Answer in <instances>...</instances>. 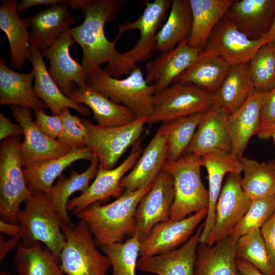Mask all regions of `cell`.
I'll use <instances>...</instances> for the list:
<instances>
[{"label": "cell", "instance_id": "cell-1", "mask_svg": "<svg viewBox=\"0 0 275 275\" xmlns=\"http://www.w3.org/2000/svg\"><path fill=\"white\" fill-rule=\"evenodd\" d=\"M122 0H81L79 9L84 20L78 26L70 29L74 40L81 47L82 66L89 73L104 63L119 61L121 53L116 49L115 39L109 41L104 33L106 22L113 20L125 3Z\"/></svg>", "mask_w": 275, "mask_h": 275}, {"label": "cell", "instance_id": "cell-2", "mask_svg": "<svg viewBox=\"0 0 275 275\" xmlns=\"http://www.w3.org/2000/svg\"><path fill=\"white\" fill-rule=\"evenodd\" d=\"M153 182L136 190H124L110 203H94L74 215L87 224L97 246L122 242L133 235L138 206L152 188Z\"/></svg>", "mask_w": 275, "mask_h": 275}, {"label": "cell", "instance_id": "cell-3", "mask_svg": "<svg viewBox=\"0 0 275 275\" xmlns=\"http://www.w3.org/2000/svg\"><path fill=\"white\" fill-rule=\"evenodd\" d=\"M86 85L113 102L127 107L136 119L147 118L152 111L155 87L147 82L137 65L122 79L112 76L98 67L88 73Z\"/></svg>", "mask_w": 275, "mask_h": 275}, {"label": "cell", "instance_id": "cell-4", "mask_svg": "<svg viewBox=\"0 0 275 275\" xmlns=\"http://www.w3.org/2000/svg\"><path fill=\"white\" fill-rule=\"evenodd\" d=\"M171 0H154L146 2L143 13L135 20L125 22L118 26L117 39L125 32L139 30L140 38L130 50L121 53L119 61L108 64L104 69L115 78L128 74L138 62L150 59L156 51V36Z\"/></svg>", "mask_w": 275, "mask_h": 275}, {"label": "cell", "instance_id": "cell-5", "mask_svg": "<svg viewBox=\"0 0 275 275\" xmlns=\"http://www.w3.org/2000/svg\"><path fill=\"white\" fill-rule=\"evenodd\" d=\"M20 225L21 243L28 246L40 242L48 248L60 262V256L65 243L62 222L54 212L49 195L33 192L24 202L17 217Z\"/></svg>", "mask_w": 275, "mask_h": 275}, {"label": "cell", "instance_id": "cell-6", "mask_svg": "<svg viewBox=\"0 0 275 275\" xmlns=\"http://www.w3.org/2000/svg\"><path fill=\"white\" fill-rule=\"evenodd\" d=\"M202 166L201 157L190 153L165 162L162 169L172 177L174 189L170 221L184 218L208 207V191L202 181Z\"/></svg>", "mask_w": 275, "mask_h": 275}, {"label": "cell", "instance_id": "cell-7", "mask_svg": "<svg viewBox=\"0 0 275 275\" xmlns=\"http://www.w3.org/2000/svg\"><path fill=\"white\" fill-rule=\"evenodd\" d=\"M66 241L60 256V266L65 275H106L111 267L108 257L97 249L87 224L62 223Z\"/></svg>", "mask_w": 275, "mask_h": 275}, {"label": "cell", "instance_id": "cell-8", "mask_svg": "<svg viewBox=\"0 0 275 275\" xmlns=\"http://www.w3.org/2000/svg\"><path fill=\"white\" fill-rule=\"evenodd\" d=\"M0 149L1 219L17 223L20 206L32 194L23 173L20 143L17 137L9 138L4 140Z\"/></svg>", "mask_w": 275, "mask_h": 275}, {"label": "cell", "instance_id": "cell-9", "mask_svg": "<svg viewBox=\"0 0 275 275\" xmlns=\"http://www.w3.org/2000/svg\"><path fill=\"white\" fill-rule=\"evenodd\" d=\"M212 105V93L191 84L175 82L155 93L152 111L147 118V123H163L203 113Z\"/></svg>", "mask_w": 275, "mask_h": 275}, {"label": "cell", "instance_id": "cell-10", "mask_svg": "<svg viewBox=\"0 0 275 275\" xmlns=\"http://www.w3.org/2000/svg\"><path fill=\"white\" fill-rule=\"evenodd\" d=\"M87 129L86 146L104 169H112L119 158L139 140L147 118L136 119L126 125L101 127L83 120Z\"/></svg>", "mask_w": 275, "mask_h": 275}, {"label": "cell", "instance_id": "cell-11", "mask_svg": "<svg viewBox=\"0 0 275 275\" xmlns=\"http://www.w3.org/2000/svg\"><path fill=\"white\" fill-rule=\"evenodd\" d=\"M251 201L242 188L240 174L228 173L216 203L214 227L204 243L211 246L230 237Z\"/></svg>", "mask_w": 275, "mask_h": 275}, {"label": "cell", "instance_id": "cell-12", "mask_svg": "<svg viewBox=\"0 0 275 275\" xmlns=\"http://www.w3.org/2000/svg\"><path fill=\"white\" fill-rule=\"evenodd\" d=\"M174 198L173 178L162 169L155 179L152 188L138 206L135 229L132 236L142 242L156 225L170 220Z\"/></svg>", "mask_w": 275, "mask_h": 275}, {"label": "cell", "instance_id": "cell-13", "mask_svg": "<svg viewBox=\"0 0 275 275\" xmlns=\"http://www.w3.org/2000/svg\"><path fill=\"white\" fill-rule=\"evenodd\" d=\"M143 151L139 140L129 155L118 167L105 169L99 164L93 182L79 196L69 200L67 210L75 215L94 203L110 197L119 198L124 191L120 186L122 178L133 168Z\"/></svg>", "mask_w": 275, "mask_h": 275}, {"label": "cell", "instance_id": "cell-14", "mask_svg": "<svg viewBox=\"0 0 275 275\" xmlns=\"http://www.w3.org/2000/svg\"><path fill=\"white\" fill-rule=\"evenodd\" d=\"M260 38L253 39L224 16L216 24L203 50L223 59L230 66L248 63L264 45Z\"/></svg>", "mask_w": 275, "mask_h": 275}, {"label": "cell", "instance_id": "cell-15", "mask_svg": "<svg viewBox=\"0 0 275 275\" xmlns=\"http://www.w3.org/2000/svg\"><path fill=\"white\" fill-rule=\"evenodd\" d=\"M14 118L22 128L24 139L20 143L22 167L37 160L61 157L72 149L43 133L33 120V114L28 108L11 105Z\"/></svg>", "mask_w": 275, "mask_h": 275}, {"label": "cell", "instance_id": "cell-16", "mask_svg": "<svg viewBox=\"0 0 275 275\" xmlns=\"http://www.w3.org/2000/svg\"><path fill=\"white\" fill-rule=\"evenodd\" d=\"M207 213V208L181 219L157 224L141 242L140 256H155L179 248L190 238Z\"/></svg>", "mask_w": 275, "mask_h": 275}, {"label": "cell", "instance_id": "cell-17", "mask_svg": "<svg viewBox=\"0 0 275 275\" xmlns=\"http://www.w3.org/2000/svg\"><path fill=\"white\" fill-rule=\"evenodd\" d=\"M70 29L49 47L40 51L43 57L49 60V74L62 93L68 97L74 89V84L77 87L86 85L88 74L82 65L70 54L69 48L74 42Z\"/></svg>", "mask_w": 275, "mask_h": 275}, {"label": "cell", "instance_id": "cell-18", "mask_svg": "<svg viewBox=\"0 0 275 275\" xmlns=\"http://www.w3.org/2000/svg\"><path fill=\"white\" fill-rule=\"evenodd\" d=\"M228 117L225 111L213 106L203 113L194 137L184 153L200 157L211 152L230 153Z\"/></svg>", "mask_w": 275, "mask_h": 275}, {"label": "cell", "instance_id": "cell-19", "mask_svg": "<svg viewBox=\"0 0 275 275\" xmlns=\"http://www.w3.org/2000/svg\"><path fill=\"white\" fill-rule=\"evenodd\" d=\"M202 50L190 46L184 41L172 49L163 52L146 66L145 79L156 93L172 85L193 63Z\"/></svg>", "mask_w": 275, "mask_h": 275}, {"label": "cell", "instance_id": "cell-20", "mask_svg": "<svg viewBox=\"0 0 275 275\" xmlns=\"http://www.w3.org/2000/svg\"><path fill=\"white\" fill-rule=\"evenodd\" d=\"M203 224L176 250L153 256L140 257L137 270L158 275H194L197 250Z\"/></svg>", "mask_w": 275, "mask_h": 275}, {"label": "cell", "instance_id": "cell-21", "mask_svg": "<svg viewBox=\"0 0 275 275\" xmlns=\"http://www.w3.org/2000/svg\"><path fill=\"white\" fill-rule=\"evenodd\" d=\"M0 7V29L7 37L11 53L12 67L22 69L26 60H31L30 32L31 18H21L18 12L19 2L2 1Z\"/></svg>", "mask_w": 275, "mask_h": 275}, {"label": "cell", "instance_id": "cell-22", "mask_svg": "<svg viewBox=\"0 0 275 275\" xmlns=\"http://www.w3.org/2000/svg\"><path fill=\"white\" fill-rule=\"evenodd\" d=\"M201 160L207 171L209 183L207 213L200 237V242L204 243L215 224L216 203L225 176L230 173L240 174L242 168L240 160L230 153L211 152L201 157Z\"/></svg>", "mask_w": 275, "mask_h": 275}, {"label": "cell", "instance_id": "cell-23", "mask_svg": "<svg viewBox=\"0 0 275 275\" xmlns=\"http://www.w3.org/2000/svg\"><path fill=\"white\" fill-rule=\"evenodd\" d=\"M265 92L255 89L246 100L228 117L230 154L240 160L248 143L258 130Z\"/></svg>", "mask_w": 275, "mask_h": 275}, {"label": "cell", "instance_id": "cell-24", "mask_svg": "<svg viewBox=\"0 0 275 275\" xmlns=\"http://www.w3.org/2000/svg\"><path fill=\"white\" fill-rule=\"evenodd\" d=\"M95 156L87 147L72 148L66 154L57 158L33 161L23 167V173L29 189L32 192L49 194L55 179L75 161H90Z\"/></svg>", "mask_w": 275, "mask_h": 275}, {"label": "cell", "instance_id": "cell-25", "mask_svg": "<svg viewBox=\"0 0 275 275\" xmlns=\"http://www.w3.org/2000/svg\"><path fill=\"white\" fill-rule=\"evenodd\" d=\"M275 12V0L233 1L225 17L253 39L268 31Z\"/></svg>", "mask_w": 275, "mask_h": 275}, {"label": "cell", "instance_id": "cell-26", "mask_svg": "<svg viewBox=\"0 0 275 275\" xmlns=\"http://www.w3.org/2000/svg\"><path fill=\"white\" fill-rule=\"evenodd\" d=\"M35 84L33 91L38 98L49 108L52 115H60L66 108H71L84 116L90 114V111L82 104L77 103L64 95L47 71L43 56L38 47L30 44Z\"/></svg>", "mask_w": 275, "mask_h": 275}, {"label": "cell", "instance_id": "cell-27", "mask_svg": "<svg viewBox=\"0 0 275 275\" xmlns=\"http://www.w3.org/2000/svg\"><path fill=\"white\" fill-rule=\"evenodd\" d=\"M167 160L164 137L158 132L150 140L129 173L122 179L124 190L134 191L153 182Z\"/></svg>", "mask_w": 275, "mask_h": 275}, {"label": "cell", "instance_id": "cell-28", "mask_svg": "<svg viewBox=\"0 0 275 275\" xmlns=\"http://www.w3.org/2000/svg\"><path fill=\"white\" fill-rule=\"evenodd\" d=\"M34 73L16 72L6 64L5 59L0 60V104L17 105L35 111L45 109L47 106L35 95L32 81Z\"/></svg>", "mask_w": 275, "mask_h": 275}, {"label": "cell", "instance_id": "cell-29", "mask_svg": "<svg viewBox=\"0 0 275 275\" xmlns=\"http://www.w3.org/2000/svg\"><path fill=\"white\" fill-rule=\"evenodd\" d=\"M76 19L64 5L48 6L31 18L30 43L41 51L51 45L65 32L71 29Z\"/></svg>", "mask_w": 275, "mask_h": 275}, {"label": "cell", "instance_id": "cell-30", "mask_svg": "<svg viewBox=\"0 0 275 275\" xmlns=\"http://www.w3.org/2000/svg\"><path fill=\"white\" fill-rule=\"evenodd\" d=\"M68 97L89 107L97 125L101 127L122 126L136 119L127 107L113 102L87 85L74 89Z\"/></svg>", "mask_w": 275, "mask_h": 275}, {"label": "cell", "instance_id": "cell-31", "mask_svg": "<svg viewBox=\"0 0 275 275\" xmlns=\"http://www.w3.org/2000/svg\"><path fill=\"white\" fill-rule=\"evenodd\" d=\"M255 89L249 62L231 66L222 84L212 93V106L229 115L246 100Z\"/></svg>", "mask_w": 275, "mask_h": 275}, {"label": "cell", "instance_id": "cell-32", "mask_svg": "<svg viewBox=\"0 0 275 275\" xmlns=\"http://www.w3.org/2000/svg\"><path fill=\"white\" fill-rule=\"evenodd\" d=\"M194 275H242L236 264L235 242L230 237L211 246L200 242Z\"/></svg>", "mask_w": 275, "mask_h": 275}, {"label": "cell", "instance_id": "cell-33", "mask_svg": "<svg viewBox=\"0 0 275 275\" xmlns=\"http://www.w3.org/2000/svg\"><path fill=\"white\" fill-rule=\"evenodd\" d=\"M192 26L188 44L203 50L218 22L233 0H189Z\"/></svg>", "mask_w": 275, "mask_h": 275}, {"label": "cell", "instance_id": "cell-34", "mask_svg": "<svg viewBox=\"0 0 275 275\" xmlns=\"http://www.w3.org/2000/svg\"><path fill=\"white\" fill-rule=\"evenodd\" d=\"M230 66L221 57L202 50L190 66L174 83L191 84L213 93L222 84Z\"/></svg>", "mask_w": 275, "mask_h": 275}, {"label": "cell", "instance_id": "cell-35", "mask_svg": "<svg viewBox=\"0 0 275 275\" xmlns=\"http://www.w3.org/2000/svg\"><path fill=\"white\" fill-rule=\"evenodd\" d=\"M191 26L189 0L172 1L169 16L156 34V51L161 53L188 40Z\"/></svg>", "mask_w": 275, "mask_h": 275}, {"label": "cell", "instance_id": "cell-36", "mask_svg": "<svg viewBox=\"0 0 275 275\" xmlns=\"http://www.w3.org/2000/svg\"><path fill=\"white\" fill-rule=\"evenodd\" d=\"M99 166L96 157L91 161L90 166L82 173L72 170L69 178L62 174L57 182L52 185L49 193V199L53 210L63 224H70L67 209L69 198L74 193L85 191L90 185L91 180L95 178Z\"/></svg>", "mask_w": 275, "mask_h": 275}, {"label": "cell", "instance_id": "cell-37", "mask_svg": "<svg viewBox=\"0 0 275 275\" xmlns=\"http://www.w3.org/2000/svg\"><path fill=\"white\" fill-rule=\"evenodd\" d=\"M17 275H65L53 254L40 242L19 243L14 259Z\"/></svg>", "mask_w": 275, "mask_h": 275}, {"label": "cell", "instance_id": "cell-38", "mask_svg": "<svg viewBox=\"0 0 275 275\" xmlns=\"http://www.w3.org/2000/svg\"><path fill=\"white\" fill-rule=\"evenodd\" d=\"M203 113L181 117L162 123L156 132L166 139L167 161H176L184 154L194 137Z\"/></svg>", "mask_w": 275, "mask_h": 275}, {"label": "cell", "instance_id": "cell-39", "mask_svg": "<svg viewBox=\"0 0 275 275\" xmlns=\"http://www.w3.org/2000/svg\"><path fill=\"white\" fill-rule=\"evenodd\" d=\"M240 161L244 173L241 185L251 200L275 195V168L271 162H259L244 157Z\"/></svg>", "mask_w": 275, "mask_h": 275}, {"label": "cell", "instance_id": "cell-40", "mask_svg": "<svg viewBox=\"0 0 275 275\" xmlns=\"http://www.w3.org/2000/svg\"><path fill=\"white\" fill-rule=\"evenodd\" d=\"M236 258L244 260L266 275H275L260 229L241 236L235 242Z\"/></svg>", "mask_w": 275, "mask_h": 275}, {"label": "cell", "instance_id": "cell-41", "mask_svg": "<svg viewBox=\"0 0 275 275\" xmlns=\"http://www.w3.org/2000/svg\"><path fill=\"white\" fill-rule=\"evenodd\" d=\"M141 241L132 236L125 241L107 244L101 247L109 259L113 275H136Z\"/></svg>", "mask_w": 275, "mask_h": 275}, {"label": "cell", "instance_id": "cell-42", "mask_svg": "<svg viewBox=\"0 0 275 275\" xmlns=\"http://www.w3.org/2000/svg\"><path fill=\"white\" fill-rule=\"evenodd\" d=\"M255 88L267 92L275 86V42L261 46L249 62Z\"/></svg>", "mask_w": 275, "mask_h": 275}, {"label": "cell", "instance_id": "cell-43", "mask_svg": "<svg viewBox=\"0 0 275 275\" xmlns=\"http://www.w3.org/2000/svg\"><path fill=\"white\" fill-rule=\"evenodd\" d=\"M274 212L275 195L252 200L248 211L230 237L236 242L243 235L260 229Z\"/></svg>", "mask_w": 275, "mask_h": 275}, {"label": "cell", "instance_id": "cell-44", "mask_svg": "<svg viewBox=\"0 0 275 275\" xmlns=\"http://www.w3.org/2000/svg\"><path fill=\"white\" fill-rule=\"evenodd\" d=\"M63 124V131L57 140L71 148L86 147L87 129L82 119L72 115L69 108L64 109L60 115Z\"/></svg>", "mask_w": 275, "mask_h": 275}, {"label": "cell", "instance_id": "cell-45", "mask_svg": "<svg viewBox=\"0 0 275 275\" xmlns=\"http://www.w3.org/2000/svg\"><path fill=\"white\" fill-rule=\"evenodd\" d=\"M275 132V86L265 92L263 98L260 122L255 135L261 139L272 137Z\"/></svg>", "mask_w": 275, "mask_h": 275}, {"label": "cell", "instance_id": "cell-46", "mask_svg": "<svg viewBox=\"0 0 275 275\" xmlns=\"http://www.w3.org/2000/svg\"><path fill=\"white\" fill-rule=\"evenodd\" d=\"M35 123L38 128L49 138L57 140L63 131V124L60 115H48L44 109L35 111Z\"/></svg>", "mask_w": 275, "mask_h": 275}, {"label": "cell", "instance_id": "cell-47", "mask_svg": "<svg viewBox=\"0 0 275 275\" xmlns=\"http://www.w3.org/2000/svg\"><path fill=\"white\" fill-rule=\"evenodd\" d=\"M260 230L271 264L275 271V212Z\"/></svg>", "mask_w": 275, "mask_h": 275}, {"label": "cell", "instance_id": "cell-48", "mask_svg": "<svg viewBox=\"0 0 275 275\" xmlns=\"http://www.w3.org/2000/svg\"><path fill=\"white\" fill-rule=\"evenodd\" d=\"M81 0H22L18 5V12L20 13L29 8L40 5H64L73 9H79Z\"/></svg>", "mask_w": 275, "mask_h": 275}, {"label": "cell", "instance_id": "cell-49", "mask_svg": "<svg viewBox=\"0 0 275 275\" xmlns=\"http://www.w3.org/2000/svg\"><path fill=\"white\" fill-rule=\"evenodd\" d=\"M23 134V130L19 124L10 121L2 113H0V139L5 140L11 137H17Z\"/></svg>", "mask_w": 275, "mask_h": 275}, {"label": "cell", "instance_id": "cell-50", "mask_svg": "<svg viewBox=\"0 0 275 275\" xmlns=\"http://www.w3.org/2000/svg\"><path fill=\"white\" fill-rule=\"evenodd\" d=\"M21 241V235L11 237L8 240H6L4 234L0 236V262L3 261L9 252Z\"/></svg>", "mask_w": 275, "mask_h": 275}, {"label": "cell", "instance_id": "cell-51", "mask_svg": "<svg viewBox=\"0 0 275 275\" xmlns=\"http://www.w3.org/2000/svg\"><path fill=\"white\" fill-rule=\"evenodd\" d=\"M21 229L18 223H12L0 220V232L3 234H7L11 237L21 235Z\"/></svg>", "mask_w": 275, "mask_h": 275}, {"label": "cell", "instance_id": "cell-52", "mask_svg": "<svg viewBox=\"0 0 275 275\" xmlns=\"http://www.w3.org/2000/svg\"><path fill=\"white\" fill-rule=\"evenodd\" d=\"M236 264L239 271L242 275H266L244 260L236 258Z\"/></svg>", "mask_w": 275, "mask_h": 275}, {"label": "cell", "instance_id": "cell-53", "mask_svg": "<svg viewBox=\"0 0 275 275\" xmlns=\"http://www.w3.org/2000/svg\"><path fill=\"white\" fill-rule=\"evenodd\" d=\"M261 38L265 44L275 42V12L268 31Z\"/></svg>", "mask_w": 275, "mask_h": 275}, {"label": "cell", "instance_id": "cell-54", "mask_svg": "<svg viewBox=\"0 0 275 275\" xmlns=\"http://www.w3.org/2000/svg\"><path fill=\"white\" fill-rule=\"evenodd\" d=\"M0 275H12L10 272L7 271H2L0 272Z\"/></svg>", "mask_w": 275, "mask_h": 275}, {"label": "cell", "instance_id": "cell-55", "mask_svg": "<svg viewBox=\"0 0 275 275\" xmlns=\"http://www.w3.org/2000/svg\"><path fill=\"white\" fill-rule=\"evenodd\" d=\"M274 167L275 168V159H274L272 161H271Z\"/></svg>", "mask_w": 275, "mask_h": 275}, {"label": "cell", "instance_id": "cell-56", "mask_svg": "<svg viewBox=\"0 0 275 275\" xmlns=\"http://www.w3.org/2000/svg\"><path fill=\"white\" fill-rule=\"evenodd\" d=\"M272 137L273 138V139H274V142H275V132H274V133H273V135Z\"/></svg>", "mask_w": 275, "mask_h": 275}]
</instances>
